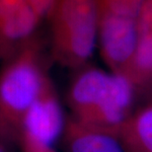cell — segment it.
I'll use <instances>...</instances> for the list:
<instances>
[{
	"instance_id": "6da1fadb",
	"label": "cell",
	"mask_w": 152,
	"mask_h": 152,
	"mask_svg": "<svg viewBox=\"0 0 152 152\" xmlns=\"http://www.w3.org/2000/svg\"><path fill=\"white\" fill-rule=\"evenodd\" d=\"M48 75L32 39L3 60L0 68V140L18 143L25 115Z\"/></svg>"
},
{
	"instance_id": "7a4b0ae2",
	"label": "cell",
	"mask_w": 152,
	"mask_h": 152,
	"mask_svg": "<svg viewBox=\"0 0 152 152\" xmlns=\"http://www.w3.org/2000/svg\"><path fill=\"white\" fill-rule=\"evenodd\" d=\"M134 85L124 74L85 68L68 90L72 118L83 124L111 126L130 114Z\"/></svg>"
},
{
	"instance_id": "3957f363",
	"label": "cell",
	"mask_w": 152,
	"mask_h": 152,
	"mask_svg": "<svg viewBox=\"0 0 152 152\" xmlns=\"http://www.w3.org/2000/svg\"><path fill=\"white\" fill-rule=\"evenodd\" d=\"M50 15L56 59L62 65L80 67L91 57L96 45L97 0H56Z\"/></svg>"
},
{
	"instance_id": "277c9868",
	"label": "cell",
	"mask_w": 152,
	"mask_h": 152,
	"mask_svg": "<svg viewBox=\"0 0 152 152\" xmlns=\"http://www.w3.org/2000/svg\"><path fill=\"white\" fill-rule=\"evenodd\" d=\"M65 121L56 88L47 75L37 98L25 115L20 137L25 136L53 146L60 138Z\"/></svg>"
},
{
	"instance_id": "5b68a950",
	"label": "cell",
	"mask_w": 152,
	"mask_h": 152,
	"mask_svg": "<svg viewBox=\"0 0 152 152\" xmlns=\"http://www.w3.org/2000/svg\"><path fill=\"white\" fill-rule=\"evenodd\" d=\"M98 35L105 60L113 72L124 74L137 44L136 18L111 12L99 13Z\"/></svg>"
},
{
	"instance_id": "8992f818",
	"label": "cell",
	"mask_w": 152,
	"mask_h": 152,
	"mask_svg": "<svg viewBox=\"0 0 152 152\" xmlns=\"http://www.w3.org/2000/svg\"><path fill=\"white\" fill-rule=\"evenodd\" d=\"M41 20L26 0H0V60L30 41Z\"/></svg>"
},
{
	"instance_id": "52a82bcc",
	"label": "cell",
	"mask_w": 152,
	"mask_h": 152,
	"mask_svg": "<svg viewBox=\"0 0 152 152\" xmlns=\"http://www.w3.org/2000/svg\"><path fill=\"white\" fill-rule=\"evenodd\" d=\"M59 139L66 152H124L114 134L88 127L72 117L66 118Z\"/></svg>"
},
{
	"instance_id": "ba28073f",
	"label": "cell",
	"mask_w": 152,
	"mask_h": 152,
	"mask_svg": "<svg viewBox=\"0 0 152 152\" xmlns=\"http://www.w3.org/2000/svg\"><path fill=\"white\" fill-rule=\"evenodd\" d=\"M114 135L124 152H152V105L130 114Z\"/></svg>"
},
{
	"instance_id": "9c48e42d",
	"label": "cell",
	"mask_w": 152,
	"mask_h": 152,
	"mask_svg": "<svg viewBox=\"0 0 152 152\" xmlns=\"http://www.w3.org/2000/svg\"><path fill=\"white\" fill-rule=\"evenodd\" d=\"M136 25L137 44L130 67L137 77L146 79L152 76V0H143Z\"/></svg>"
},
{
	"instance_id": "30bf717a",
	"label": "cell",
	"mask_w": 152,
	"mask_h": 152,
	"mask_svg": "<svg viewBox=\"0 0 152 152\" xmlns=\"http://www.w3.org/2000/svg\"><path fill=\"white\" fill-rule=\"evenodd\" d=\"M143 0H97L99 13L111 12L136 18Z\"/></svg>"
},
{
	"instance_id": "8fae6325",
	"label": "cell",
	"mask_w": 152,
	"mask_h": 152,
	"mask_svg": "<svg viewBox=\"0 0 152 152\" xmlns=\"http://www.w3.org/2000/svg\"><path fill=\"white\" fill-rule=\"evenodd\" d=\"M18 145L21 148L22 152H57L53 146L41 143L34 139L22 136L18 141Z\"/></svg>"
},
{
	"instance_id": "7c38bea8",
	"label": "cell",
	"mask_w": 152,
	"mask_h": 152,
	"mask_svg": "<svg viewBox=\"0 0 152 152\" xmlns=\"http://www.w3.org/2000/svg\"><path fill=\"white\" fill-rule=\"evenodd\" d=\"M26 1L31 5V7L36 11L41 19L50 14L56 3V0H26Z\"/></svg>"
},
{
	"instance_id": "4fadbf2b",
	"label": "cell",
	"mask_w": 152,
	"mask_h": 152,
	"mask_svg": "<svg viewBox=\"0 0 152 152\" xmlns=\"http://www.w3.org/2000/svg\"><path fill=\"white\" fill-rule=\"evenodd\" d=\"M0 152H5V151H4V149H3V148H2L1 146H0Z\"/></svg>"
}]
</instances>
